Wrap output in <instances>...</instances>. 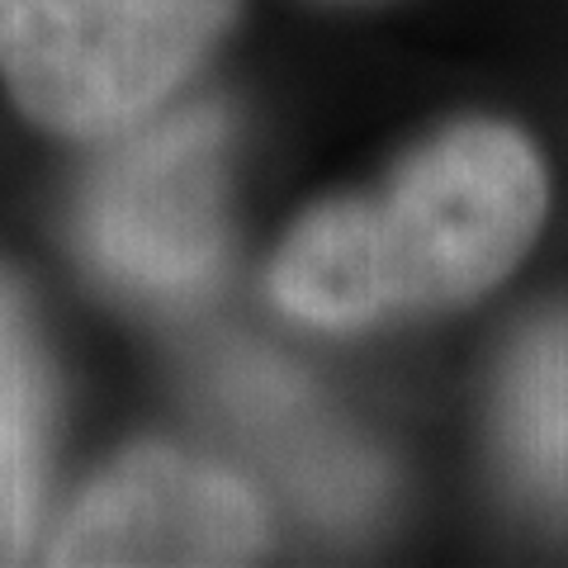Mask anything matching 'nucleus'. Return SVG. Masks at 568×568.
Listing matches in <instances>:
<instances>
[{"mask_svg": "<svg viewBox=\"0 0 568 568\" xmlns=\"http://www.w3.org/2000/svg\"><path fill=\"white\" fill-rule=\"evenodd\" d=\"M219 394L317 517L351 526L379 507V465L332 422L317 417V407L304 398L298 379L290 369H280L271 355H223Z\"/></svg>", "mask_w": 568, "mask_h": 568, "instance_id": "obj_5", "label": "nucleus"}, {"mask_svg": "<svg viewBox=\"0 0 568 568\" xmlns=\"http://www.w3.org/2000/svg\"><path fill=\"white\" fill-rule=\"evenodd\" d=\"M497 440L511 478L545 507H568V317H540L507 355Z\"/></svg>", "mask_w": 568, "mask_h": 568, "instance_id": "obj_6", "label": "nucleus"}, {"mask_svg": "<svg viewBox=\"0 0 568 568\" xmlns=\"http://www.w3.org/2000/svg\"><path fill=\"white\" fill-rule=\"evenodd\" d=\"M227 0H0V77L62 133L123 129L219 39Z\"/></svg>", "mask_w": 568, "mask_h": 568, "instance_id": "obj_2", "label": "nucleus"}, {"mask_svg": "<svg viewBox=\"0 0 568 568\" xmlns=\"http://www.w3.org/2000/svg\"><path fill=\"white\" fill-rule=\"evenodd\" d=\"M545 219V171L521 133L459 123L413 152L379 194L308 213L271 265L284 313L361 327L484 294Z\"/></svg>", "mask_w": 568, "mask_h": 568, "instance_id": "obj_1", "label": "nucleus"}, {"mask_svg": "<svg viewBox=\"0 0 568 568\" xmlns=\"http://www.w3.org/2000/svg\"><path fill=\"white\" fill-rule=\"evenodd\" d=\"M48 394L33 336L14 298L0 290V564L33 545L43 503Z\"/></svg>", "mask_w": 568, "mask_h": 568, "instance_id": "obj_7", "label": "nucleus"}, {"mask_svg": "<svg viewBox=\"0 0 568 568\" xmlns=\"http://www.w3.org/2000/svg\"><path fill=\"white\" fill-rule=\"evenodd\" d=\"M261 549V507L233 474L142 450L81 497L52 545L58 564H237Z\"/></svg>", "mask_w": 568, "mask_h": 568, "instance_id": "obj_4", "label": "nucleus"}, {"mask_svg": "<svg viewBox=\"0 0 568 568\" xmlns=\"http://www.w3.org/2000/svg\"><path fill=\"white\" fill-rule=\"evenodd\" d=\"M227 123L219 110H181L104 162L81 204V242L123 290L190 298L223 265Z\"/></svg>", "mask_w": 568, "mask_h": 568, "instance_id": "obj_3", "label": "nucleus"}]
</instances>
